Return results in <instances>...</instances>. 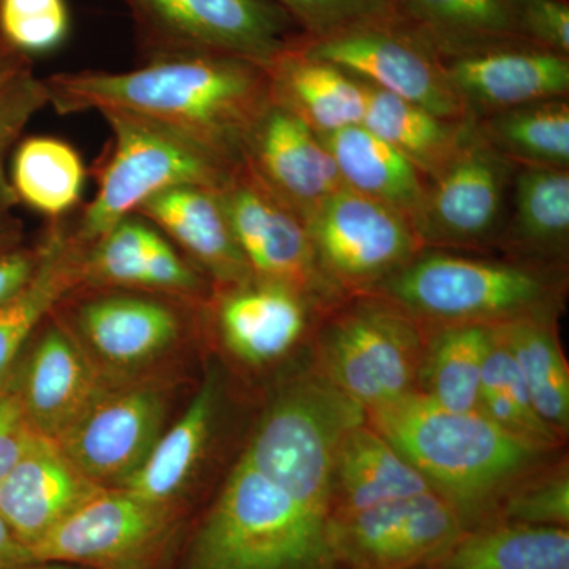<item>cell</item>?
<instances>
[{
  "mask_svg": "<svg viewBox=\"0 0 569 569\" xmlns=\"http://www.w3.org/2000/svg\"><path fill=\"white\" fill-rule=\"evenodd\" d=\"M217 194L254 280L291 288L323 309L347 298L321 272L301 217L244 162Z\"/></svg>",
  "mask_w": 569,
  "mask_h": 569,
  "instance_id": "7c38bea8",
  "label": "cell"
},
{
  "mask_svg": "<svg viewBox=\"0 0 569 569\" xmlns=\"http://www.w3.org/2000/svg\"><path fill=\"white\" fill-rule=\"evenodd\" d=\"M44 107L47 86L33 73L28 56L0 48V148H13L29 121Z\"/></svg>",
  "mask_w": 569,
  "mask_h": 569,
  "instance_id": "f35d334b",
  "label": "cell"
},
{
  "mask_svg": "<svg viewBox=\"0 0 569 569\" xmlns=\"http://www.w3.org/2000/svg\"><path fill=\"white\" fill-rule=\"evenodd\" d=\"M362 82L366 88L362 126L407 157L425 178L436 173L458 148L471 119L441 118L417 103Z\"/></svg>",
  "mask_w": 569,
  "mask_h": 569,
  "instance_id": "4dcf8cb0",
  "label": "cell"
},
{
  "mask_svg": "<svg viewBox=\"0 0 569 569\" xmlns=\"http://www.w3.org/2000/svg\"><path fill=\"white\" fill-rule=\"evenodd\" d=\"M9 151V148H0V224L13 219L14 206L20 203L11 189L9 173H7L6 160Z\"/></svg>",
  "mask_w": 569,
  "mask_h": 569,
  "instance_id": "bcb514c9",
  "label": "cell"
},
{
  "mask_svg": "<svg viewBox=\"0 0 569 569\" xmlns=\"http://www.w3.org/2000/svg\"><path fill=\"white\" fill-rule=\"evenodd\" d=\"M498 519L568 529L569 478L567 470H559L548 477L539 478L538 481L526 482V485L509 489Z\"/></svg>",
  "mask_w": 569,
  "mask_h": 569,
  "instance_id": "ab89813d",
  "label": "cell"
},
{
  "mask_svg": "<svg viewBox=\"0 0 569 569\" xmlns=\"http://www.w3.org/2000/svg\"><path fill=\"white\" fill-rule=\"evenodd\" d=\"M187 569H347L331 522L299 505L246 458L206 516Z\"/></svg>",
  "mask_w": 569,
  "mask_h": 569,
  "instance_id": "277c9868",
  "label": "cell"
},
{
  "mask_svg": "<svg viewBox=\"0 0 569 569\" xmlns=\"http://www.w3.org/2000/svg\"><path fill=\"white\" fill-rule=\"evenodd\" d=\"M17 385L32 429L54 441L66 436L108 388L61 321L48 326Z\"/></svg>",
  "mask_w": 569,
  "mask_h": 569,
  "instance_id": "d6986e66",
  "label": "cell"
},
{
  "mask_svg": "<svg viewBox=\"0 0 569 569\" xmlns=\"http://www.w3.org/2000/svg\"><path fill=\"white\" fill-rule=\"evenodd\" d=\"M515 14L520 39L569 56L568 0H515Z\"/></svg>",
  "mask_w": 569,
  "mask_h": 569,
  "instance_id": "b9f144b4",
  "label": "cell"
},
{
  "mask_svg": "<svg viewBox=\"0 0 569 569\" xmlns=\"http://www.w3.org/2000/svg\"><path fill=\"white\" fill-rule=\"evenodd\" d=\"M318 138L347 189L391 206L410 220L425 192L426 178L407 157L362 123Z\"/></svg>",
  "mask_w": 569,
  "mask_h": 569,
  "instance_id": "83f0119b",
  "label": "cell"
},
{
  "mask_svg": "<svg viewBox=\"0 0 569 569\" xmlns=\"http://www.w3.org/2000/svg\"><path fill=\"white\" fill-rule=\"evenodd\" d=\"M271 96L317 134L361 123L366 110L365 82L335 63L293 50L268 67Z\"/></svg>",
  "mask_w": 569,
  "mask_h": 569,
  "instance_id": "d4e9b609",
  "label": "cell"
},
{
  "mask_svg": "<svg viewBox=\"0 0 569 569\" xmlns=\"http://www.w3.org/2000/svg\"><path fill=\"white\" fill-rule=\"evenodd\" d=\"M369 293L388 299L419 323L492 326L559 316L565 276L556 266L425 247Z\"/></svg>",
  "mask_w": 569,
  "mask_h": 569,
  "instance_id": "3957f363",
  "label": "cell"
},
{
  "mask_svg": "<svg viewBox=\"0 0 569 569\" xmlns=\"http://www.w3.org/2000/svg\"><path fill=\"white\" fill-rule=\"evenodd\" d=\"M14 569H84L74 565L59 563V561H32Z\"/></svg>",
  "mask_w": 569,
  "mask_h": 569,
  "instance_id": "7dc6e473",
  "label": "cell"
},
{
  "mask_svg": "<svg viewBox=\"0 0 569 569\" xmlns=\"http://www.w3.org/2000/svg\"><path fill=\"white\" fill-rule=\"evenodd\" d=\"M111 140L97 167V193L71 227L82 246L92 244L146 201L176 187L219 192L234 168L159 123L121 111H102Z\"/></svg>",
  "mask_w": 569,
  "mask_h": 569,
  "instance_id": "5b68a950",
  "label": "cell"
},
{
  "mask_svg": "<svg viewBox=\"0 0 569 569\" xmlns=\"http://www.w3.org/2000/svg\"><path fill=\"white\" fill-rule=\"evenodd\" d=\"M69 31L66 0H0V40L22 56L54 51Z\"/></svg>",
  "mask_w": 569,
  "mask_h": 569,
  "instance_id": "74e56055",
  "label": "cell"
},
{
  "mask_svg": "<svg viewBox=\"0 0 569 569\" xmlns=\"http://www.w3.org/2000/svg\"><path fill=\"white\" fill-rule=\"evenodd\" d=\"M43 244L14 247L0 254V306L20 295L39 268Z\"/></svg>",
  "mask_w": 569,
  "mask_h": 569,
  "instance_id": "ee69618b",
  "label": "cell"
},
{
  "mask_svg": "<svg viewBox=\"0 0 569 569\" xmlns=\"http://www.w3.org/2000/svg\"><path fill=\"white\" fill-rule=\"evenodd\" d=\"M365 408L326 380L284 392L244 458L299 505L331 522V479L340 438L366 422Z\"/></svg>",
  "mask_w": 569,
  "mask_h": 569,
  "instance_id": "8992f818",
  "label": "cell"
},
{
  "mask_svg": "<svg viewBox=\"0 0 569 569\" xmlns=\"http://www.w3.org/2000/svg\"><path fill=\"white\" fill-rule=\"evenodd\" d=\"M391 13L438 58L523 41L516 24L515 0H389Z\"/></svg>",
  "mask_w": 569,
  "mask_h": 569,
  "instance_id": "4316f807",
  "label": "cell"
},
{
  "mask_svg": "<svg viewBox=\"0 0 569 569\" xmlns=\"http://www.w3.org/2000/svg\"><path fill=\"white\" fill-rule=\"evenodd\" d=\"M137 213L174 239L220 290L253 280L216 190L176 187L146 201Z\"/></svg>",
  "mask_w": 569,
  "mask_h": 569,
  "instance_id": "44dd1931",
  "label": "cell"
},
{
  "mask_svg": "<svg viewBox=\"0 0 569 569\" xmlns=\"http://www.w3.org/2000/svg\"><path fill=\"white\" fill-rule=\"evenodd\" d=\"M244 163L302 222L346 187L318 134L274 100L247 138Z\"/></svg>",
  "mask_w": 569,
  "mask_h": 569,
  "instance_id": "e0dca14e",
  "label": "cell"
},
{
  "mask_svg": "<svg viewBox=\"0 0 569 569\" xmlns=\"http://www.w3.org/2000/svg\"><path fill=\"white\" fill-rule=\"evenodd\" d=\"M305 223L321 272L343 296L369 293L425 249L403 213L347 187Z\"/></svg>",
  "mask_w": 569,
  "mask_h": 569,
  "instance_id": "30bf717a",
  "label": "cell"
},
{
  "mask_svg": "<svg viewBox=\"0 0 569 569\" xmlns=\"http://www.w3.org/2000/svg\"><path fill=\"white\" fill-rule=\"evenodd\" d=\"M479 411L539 448L549 449L559 436L539 419L518 365L492 325V340L482 366Z\"/></svg>",
  "mask_w": 569,
  "mask_h": 569,
  "instance_id": "d590c367",
  "label": "cell"
},
{
  "mask_svg": "<svg viewBox=\"0 0 569 569\" xmlns=\"http://www.w3.org/2000/svg\"><path fill=\"white\" fill-rule=\"evenodd\" d=\"M153 230V224L133 213L92 244L84 246L82 284L142 290Z\"/></svg>",
  "mask_w": 569,
  "mask_h": 569,
  "instance_id": "8d00e7d4",
  "label": "cell"
},
{
  "mask_svg": "<svg viewBox=\"0 0 569 569\" xmlns=\"http://www.w3.org/2000/svg\"><path fill=\"white\" fill-rule=\"evenodd\" d=\"M102 489L54 440L33 432L0 485V516L31 556L40 541Z\"/></svg>",
  "mask_w": 569,
  "mask_h": 569,
  "instance_id": "ac0fdd59",
  "label": "cell"
},
{
  "mask_svg": "<svg viewBox=\"0 0 569 569\" xmlns=\"http://www.w3.org/2000/svg\"><path fill=\"white\" fill-rule=\"evenodd\" d=\"M432 489L387 438L362 422L347 430L337 447L331 479V523Z\"/></svg>",
  "mask_w": 569,
  "mask_h": 569,
  "instance_id": "7402d4cb",
  "label": "cell"
},
{
  "mask_svg": "<svg viewBox=\"0 0 569 569\" xmlns=\"http://www.w3.org/2000/svg\"><path fill=\"white\" fill-rule=\"evenodd\" d=\"M171 505L103 488L31 550L32 561L84 569H144L174 531Z\"/></svg>",
  "mask_w": 569,
  "mask_h": 569,
  "instance_id": "4fadbf2b",
  "label": "cell"
},
{
  "mask_svg": "<svg viewBox=\"0 0 569 569\" xmlns=\"http://www.w3.org/2000/svg\"><path fill=\"white\" fill-rule=\"evenodd\" d=\"M466 530L458 509L432 489L337 520L331 538L347 569H427Z\"/></svg>",
  "mask_w": 569,
  "mask_h": 569,
  "instance_id": "5bb4252c",
  "label": "cell"
},
{
  "mask_svg": "<svg viewBox=\"0 0 569 569\" xmlns=\"http://www.w3.org/2000/svg\"><path fill=\"white\" fill-rule=\"evenodd\" d=\"M164 411L163 392L153 385L108 387L56 443L96 485L121 488L162 436Z\"/></svg>",
  "mask_w": 569,
  "mask_h": 569,
  "instance_id": "9a60e30c",
  "label": "cell"
},
{
  "mask_svg": "<svg viewBox=\"0 0 569 569\" xmlns=\"http://www.w3.org/2000/svg\"><path fill=\"white\" fill-rule=\"evenodd\" d=\"M41 244L43 253L31 282L0 306V385L33 329L82 284L84 246L77 241L66 219L51 220Z\"/></svg>",
  "mask_w": 569,
  "mask_h": 569,
  "instance_id": "484cf974",
  "label": "cell"
},
{
  "mask_svg": "<svg viewBox=\"0 0 569 569\" xmlns=\"http://www.w3.org/2000/svg\"><path fill=\"white\" fill-rule=\"evenodd\" d=\"M299 50L441 118L468 119L437 52L391 11L320 39H306Z\"/></svg>",
  "mask_w": 569,
  "mask_h": 569,
  "instance_id": "8fae6325",
  "label": "cell"
},
{
  "mask_svg": "<svg viewBox=\"0 0 569 569\" xmlns=\"http://www.w3.org/2000/svg\"><path fill=\"white\" fill-rule=\"evenodd\" d=\"M28 563H32L28 549L18 541L0 516V569H14Z\"/></svg>",
  "mask_w": 569,
  "mask_h": 569,
  "instance_id": "f6af8a7d",
  "label": "cell"
},
{
  "mask_svg": "<svg viewBox=\"0 0 569 569\" xmlns=\"http://www.w3.org/2000/svg\"><path fill=\"white\" fill-rule=\"evenodd\" d=\"M473 122L515 167L569 168V97L519 104Z\"/></svg>",
  "mask_w": 569,
  "mask_h": 569,
  "instance_id": "836d02e7",
  "label": "cell"
},
{
  "mask_svg": "<svg viewBox=\"0 0 569 569\" xmlns=\"http://www.w3.org/2000/svg\"><path fill=\"white\" fill-rule=\"evenodd\" d=\"M74 321L92 350L116 366L151 361L182 331L178 310L151 296H96L78 306Z\"/></svg>",
  "mask_w": 569,
  "mask_h": 569,
  "instance_id": "603a6c76",
  "label": "cell"
},
{
  "mask_svg": "<svg viewBox=\"0 0 569 569\" xmlns=\"http://www.w3.org/2000/svg\"><path fill=\"white\" fill-rule=\"evenodd\" d=\"M9 179L18 201L58 220L80 203L86 170L80 153L69 142L31 137L18 144Z\"/></svg>",
  "mask_w": 569,
  "mask_h": 569,
  "instance_id": "e575fe53",
  "label": "cell"
},
{
  "mask_svg": "<svg viewBox=\"0 0 569 569\" xmlns=\"http://www.w3.org/2000/svg\"><path fill=\"white\" fill-rule=\"evenodd\" d=\"M427 569H569V531L490 520L463 531Z\"/></svg>",
  "mask_w": 569,
  "mask_h": 569,
  "instance_id": "f1b7e54d",
  "label": "cell"
},
{
  "mask_svg": "<svg viewBox=\"0 0 569 569\" xmlns=\"http://www.w3.org/2000/svg\"><path fill=\"white\" fill-rule=\"evenodd\" d=\"M556 317L518 318L493 328L515 358L539 419L560 437L569 426V369Z\"/></svg>",
  "mask_w": 569,
  "mask_h": 569,
  "instance_id": "f546056e",
  "label": "cell"
},
{
  "mask_svg": "<svg viewBox=\"0 0 569 569\" xmlns=\"http://www.w3.org/2000/svg\"><path fill=\"white\" fill-rule=\"evenodd\" d=\"M2 47H7V44H3V41L0 40V48H2Z\"/></svg>",
  "mask_w": 569,
  "mask_h": 569,
  "instance_id": "c3c4849f",
  "label": "cell"
},
{
  "mask_svg": "<svg viewBox=\"0 0 569 569\" xmlns=\"http://www.w3.org/2000/svg\"><path fill=\"white\" fill-rule=\"evenodd\" d=\"M516 167L471 121L456 151L426 178L410 224L427 249L497 246L507 222Z\"/></svg>",
  "mask_w": 569,
  "mask_h": 569,
  "instance_id": "9c48e42d",
  "label": "cell"
},
{
  "mask_svg": "<svg viewBox=\"0 0 569 569\" xmlns=\"http://www.w3.org/2000/svg\"><path fill=\"white\" fill-rule=\"evenodd\" d=\"M331 307L320 335L326 381L366 411L418 392L425 339L419 321L372 293Z\"/></svg>",
  "mask_w": 569,
  "mask_h": 569,
  "instance_id": "52a82bcc",
  "label": "cell"
},
{
  "mask_svg": "<svg viewBox=\"0 0 569 569\" xmlns=\"http://www.w3.org/2000/svg\"><path fill=\"white\" fill-rule=\"evenodd\" d=\"M219 380L206 378L181 418L162 432L148 459L121 486L148 500L171 505L203 455L216 415Z\"/></svg>",
  "mask_w": 569,
  "mask_h": 569,
  "instance_id": "1f68e13d",
  "label": "cell"
},
{
  "mask_svg": "<svg viewBox=\"0 0 569 569\" xmlns=\"http://www.w3.org/2000/svg\"><path fill=\"white\" fill-rule=\"evenodd\" d=\"M59 114L121 111L182 134L222 162H244L247 138L271 103L268 70L220 54L151 59L129 71H74L44 80Z\"/></svg>",
  "mask_w": 569,
  "mask_h": 569,
  "instance_id": "6da1fadb",
  "label": "cell"
},
{
  "mask_svg": "<svg viewBox=\"0 0 569 569\" xmlns=\"http://www.w3.org/2000/svg\"><path fill=\"white\" fill-rule=\"evenodd\" d=\"M569 246V168L516 167L497 247L512 260L561 268Z\"/></svg>",
  "mask_w": 569,
  "mask_h": 569,
  "instance_id": "cb8c5ba5",
  "label": "cell"
},
{
  "mask_svg": "<svg viewBox=\"0 0 569 569\" xmlns=\"http://www.w3.org/2000/svg\"><path fill=\"white\" fill-rule=\"evenodd\" d=\"M318 307L282 284L250 282L223 288L216 316L224 346L249 365H268L302 339Z\"/></svg>",
  "mask_w": 569,
  "mask_h": 569,
  "instance_id": "ffe728a7",
  "label": "cell"
},
{
  "mask_svg": "<svg viewBox=\"0 0 569 569\" xmlns=\"http://www.w3.org/2000/svg\"><path fill=\"white\" fill-rule=\"evenodd\" d=\"M282 7L306 33L320 39L358 22L383 17L391 11L389 0H272Z\"/></svg>",
  "mask_w": 569,
  "mask_h": 569,
  "instance_id": "60d3db41",
  "label": "cell"
},
{
  "mask_svg": "<svg viewBox=\"0 0 569 569\" xmlns=\"http://www.w3.org/2000/svg\"><path fill=\"white\" fill-rule=\"evenodd\" d=\"M36 430L26 417L18 385H0V485L17 466Z\"/></svg>",
  "mask_w": 569,
  "mask_h": 569,
  "instance_id": "7bdbcfd3",
  "label": "cell"
},
{
  "mask_svg": "<svg viewBox=\"0 0 569 569\" xmlns=\"http://www.w3.org/2000/svg\"><path fill=\"white\" fill-rule=\"evenodd\" d=\"M441 63L471 121L519 104L569 97V56L527 41L482 48Z\"/></svg>",
  "mask_w": 569,
  "mask_h": 569,
  "instance_id": "2e32d148",
  "label": "cell"
},
{
  "mask_svg": "<svg viewBox=\"0 0 569 569\" xmlns=\"http://www.w3.org/2000/svg\"><path fill=\"white\" fill-rule=\"evenodd\" d=\"M425 348L418 392L451 411H479L482 366L492 340L489 325H443Z\"/></svg>",
  "mask_w": 569,
  "mask_h": 569,
  "instance_id": "d6a6232c",
  "label": "cell"
},
{
  "mask_svg": "<svg viewBox=\"0 0 569 569\" xmlns=\"http://www.w3.org/2000/svg\"><path fill=\"white\" fill-rule=\"evenodd\" d=\"M152 44L151 59L220 54L268 69L307 39L272 0H126Z\"/></svg>",
  "mask_w": 569,
  "mask_h": 569,
  "instance_id": "ba28073f",
  "label": "cell"
},
{
  "mask_svg": "<svg viewBox=\"0 0 569 569\" xmlns=\"http://www.w3.org/2000/svg\"><path fill=\"white\" fill-rule=\"evenodd\" d=\"M367 418L458 509L467 530L481 526L546 451L481 411L447 410L419 392L367 411Z\"/></svg>",
  "mask_w": 569,
  "mask_h": 569,
  "instance_id": "7a4b0ae2",
  "label": "cell"
}]
</instances>
